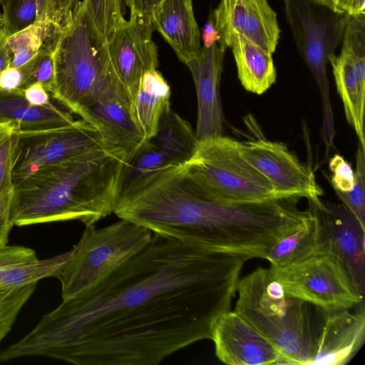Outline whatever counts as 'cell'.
<instances>
[{"label":"cell","mask_w":365,"mask_h":365,"mask_svg":"<svg viewBox=\"0 0 365 365\" xmlns=\"http://www.w3.org/2000/svg\"><path fill=\"white\" fill-rule=\"evenodd\" d=\"M247 260L153 233L93 288L44 314L5 355L76 365L158 364L211 339L216 322L230 311Z\"/></svg>","instance_id":"obj_1"},{"label":"cell","mask_w":365,"mask_h":365,"mask_svg":"<svg viewBox=\"0 0 365 365\" xmlns=\"http://www.w3.org/2000/svg\"><path fill=\"white\" fill-rule=\"evenodd\" d=\"M127 162L120 150L102 147L29 175L13 184V225L95 224L113 212Z\"/></svg>","instance_id":"obj_2"},{"label":"cell","mask_w":365,"mask_h":365,"mask_svg":"<svg viewBox=\"0 0 365 365\" xmlns=\"http://www.w3.org/2000/svg\"><path fill=\"white\" fill-rule=\"evenodd\" d=\"M235 312L281 354L284 364L311 365L327 312L285 291L269 269L239 279Z\"/></svg>","instance_id":"obj_3"},{"label":"cell","mask_w":365,"mask_h":365,"mask_svg":"<svg viewBox=\"0 0 365 365\" xmlns=\"http://www.w3.org/2000/svg\"><path fill=\"white\" fill-rule=\"evenodd\" d=\"M53 60L54 81L50 93L72 113L76 114L106 83L118 86L107 40L96 26L87 0H81L56 30Z\"/></svg>","instance_id":"obj_4"},{"label":"cell","mask_w":365,"mask_h":365,"mask_svg":"<svg viewBox=\"0 0 365 365\" xmlns=\"http://www.w3.org/2000/svg\"><path fill=\"white\" fill-rule=\"evenodd\" d=\"M239 140L225 135L197 141L181 167L208 199L225 203L264 201L285 197L241 155Z\"/></svg>","instance_id":"obj_5"},{"label":"cell","mask_w":365,"mask_h":365,"mask_svg":"<svg viewBox=\"0 0 365 365\" xmlns=\"http://www.w3.org/2000/svg\"><path fill=\"white\" fill-rule=\"evenodd\" d=\"M284 2L292 37L320 93L322 136L329 153L334 148L336 135L327 76L329 57L341 43L349 15L335 9L331 0H284Z\"/></svg>","instance_id":"obj_6"},{"label":"cell","mask_w":365,"mask_h":365,"mask_svg":"<svg viewBox=\"0 0 365 365\" xmlns=\"http://www.w3.org/2000/svg\"><path fill=\"white\" fill-rule=\"evenodd\" d=\"M79 242L56 278L67 300L89 291L150 240L153 232L132 221L120 219L108 226L85 225Z\"/></svg>","instance_id":"obj_7"},{"label":"cell","mask_w":365,"mask_h":365,"mask_svg":"<svg viewBox=\"0 0 365 365\" xmlns=\"http://www.w3.org/2000/svg\"><path fill=\"white\" fill-rule=\"evenodd\" d=\"M269 269L287 292L327 312L351 309L364 302L345 266L331 251Z\"/></svg>","instance_id":"obj_8"},{"label":"cell","mask_w":365,"mask_h":365,"mask_svg":"<svg viewBox=\"0 0 365 365\" xmlns=\"http://www.w3.org/2000/svg\"><path fill=\"white\" fill-rule=\"evenodd\" d=\"M102 147L106 146L100 133L81 118L51 129L19 130L12 171L13 184L41 168Z\"/></svg>","instance_id":"obj_9"},{"label":"cell","mask_w":365,"mask_h":365,"mask_svg":"<svg viewBox=\"0 0 365 365\" xmlns=\"http://www.w3.org/2000/svg\"><path fill=\"white\" fill-rule=\"evenodd\" d=\"M150 14L130 11L108 42V50L118 86L130 98L136 96L143 75L158 66V48L153 41Z\"/></svg>","instance_id":"obj_10"},{"label":"cell","mask_w":365,"mask_h":365,"mask_svg":"<svg viewBox=\"0 0 365 365\" xmlns=\"http://www.w3.org/2000/svg\"><path fill=\"white\" fill-rule=\"evenodd\" d=\"M341 43L340 53L331 54L329 63L346 120L354 128L359 144L365 147V14L349 16Z\"/></svg>","instance_id":"obj_11"},{"label":"cell","mask_w":365,"mask_h":365,"mask_svg":"<svg viewBox=\"0 0 365 365\" xmlns=\"http://www.w3.org/2000/svg\"><path fill=\"white\" fill-rule=\"evenodd\" d=\"M197 141L190 124L170 110L161 120L156 134L126 163L119 195L149 175L186 162Z\"/></svg>","instance_id":"obj_12"},{"label":"cell","mask_w":365,"mask_h":365,"mask_svg":"<svg viewBox=\"0 0 365 365\" xmlns=\"http://www.w3.org/2000/svg\"><path fill=\"white\" fill-rule=\"evenodd\" d=\"M76 115L100 133L106 147L122 151L128 162L146 142L134 119L130 98L113 81L93 93Z\"/></svg>","instance_id":"obj_13"},{"label":"cell","mask_w":365,"mask_h":365,"mask_svg":"<svg viewBox=\"0 0 365 365\" xmlns=\"http://www.w3.org/2000/svg\"><path fill=\"white\" fill-rule=\"evenodd\" d=\"M242 157L285 197L316 199L323 190L310 168L279 142L258 137L239 141Z\"/></svg>","instance_id":"obj_14"},{"label":"cell","mask_w":365,"mask_h":365,"mask_svg":"<svg viewBox=\"0 0 365 365\" xmlns=\"http://www.w3.org/2000/svg\"><path fill=\"white\" fill-rule=\"evenodd\" d=\"M218 36L217 43L225 51L232 38L240 35L274 53L280 29L277 14L267 0H220L210 14Z\"/></svg>","instance_id":"obj_15"},{"label":"cell","mask_w":365,"mask_h":365,"mask_svg":"<svg viewBox=\"0 0 365 365\" xmlns=\"http://www.w3.org/2000/svg\"><path fill=\"white\" fill-rule=\"evenodd\" d=\"M308 209L318 218L330 249L342 262L358 292L365 289V228L342 204L307 199Z\"/></svg>","instance_id":"obj_16"},{"label":"cell","mask_w":365,"mask_h":365,"mask_svg":"<svg viewBox=\"0 0 365 365\" xmlns=\"http://www.w3.org/2000/svg\"><path fill=\"white\" fill-rule=\"evenodd\" d=\"M211 339L216 356L226 364H284L279 351L235 311L218 319Z\"/></svg>","instance_id":"obj_17"},{"label":"cell","mask_w":365,"mask_h":365,"mask_svg":"<svg viewBox=\"0 0 365 365\" xmlns=\"http://www.w3.org/2000/svg\"><path fill=\"white\" fill-rule=\"evenodd\" d=\"M225 51L215 42L201 47L200 53L185 64L193 78L197 115V140L224 135L225 118L220 97V81Z\"/></svg>","instance_id":"obj_18"},{"label":"cell","mask_w":365,"mask_h":365,"mask_svg":"<svg viewBox=\"0 0 365 365\" xmlns=\"http://www.w3.org/2000/svg\"><path fill=\"white\" fill-rule=\"evenodd\" d=\"M352 312H328L317 339L312 364L344 365L358 353L365 339L364 302Z\"/></svg>","instance_id":"obj_19"},{"label":"cell","mask_w":365,"mask_h":365,"mask_svg":"<svg viewBox=\"0 0 365 365\" xmlns=\"http://www.w3.org/2000/svg\"><path fill=\"white\" fill-rule=\"evenodd\" d=\"M155 29L184 63L201 49L200 34L195 19L192 0H161L151 11Z\"/></svg>","instance_id":"obj_20"},{"label":"cell","mask_w":365,"mask_h":365,"mask_svg":"<svg viewBox=\"0 0 365 365\" xmlns=\"http://www.w3.org/2000/svg\"><path fill=\"white\" fill-rule=\"evenodd\" d=\"M73 120L72 113L53 103L43 106L31 104L23 90L0 89V122H12L19 130L51 129L68 125Z\"/></svg>","instance_id":"obj_21"},{"label":"cell","mask_w":365,"mask_h":365,"mask_svg":"<svg viewBox=\"0 0 365 365\" xmlns=\"http://www.w3.org/2000/svg\"><path fill=\"white\" fill-rule=\"evenodd\" d=\"M170 87L158 69L146 72L132 103L134 119L146 140L153 137L170 110Z\"/></svg>","instance_id":"obj_22"},{"label":"cell","mask_w":365,"mask_h":365,"mask_svg":"<svg viewBox=\"0 0 365 365\" xmlns=\"http://www.w3.org/2000/svg\"><path fill=\"white\" fill-rule=\"evenodd\" d=\"M238 78L245 90L261 95L276 81L272 53L240 35L230 41Z\"/></svg>","instance_id":"obj_23"},{"label":"cell","mask_w":365,"mask_h":365,"mask_svg":"<svg viewBox=\"0 0 365 365\" xmlns=\"http://www.w3.org/2000/svg\"><path fill=\"white\" fill-rule=\"evenodd\" d=\"M327 250L331 251L328 237L318 218L312 213L302 226L276 242L268 251L265 259L269 262L270 266L284 267Z\"/></svg>","instance_id":"obj_24"},{"label":"cell","mask_w":365,"mask_h":365,"mask_svg":"<svg viewBox=\"0 0 365 365\" xmlns=\"http://www.w3.org/2000/svg\"><path fill=\"white\" fill-rule=\"evenodd\" d=\"M71 253L72 249L49 259H37L8 269L3 277L0 289L21 288L37 284L46 277H55Z\"/></svg>","instance_id":"obj_25"},{"label":"cell","mask_w":365,"mask_h":365,"mask_svg":"<svg viewBox=\"0 0 365 365\" xmlns=\"http://www.w3.org/2000/svg\"><path fill=\"white\" fill-rule=\"evenodd\" d=\"M55 31L50 21H36L26 29L7 36L6 43L12 53L10 66L20 68L28 63Z\"/></svg>","instance_id":"obj_26"},{"label":"cell","mask_w":365,"mask_h":365,"mask_svg":"<svg viewBox=\"0 0 365 365\" xmlns=\"http://www.w3.org/2000/svg\"><path fill=\"white\" fill-rule=\"evenodd\" d=\"M56 32L41 46L36 55L25 65L20 67L23 81L20 89L24 90L35 83H41L51 92L54 81L53 50Z\"/></svg>","instance_id":"obj_27"},{"label":"cell","mask_w":365,"mask_h":365,"mask_svg":"<svg viewBox=\"0 0 365 365\" xmlns=\"http://www.w3.org/2000/svg\"><path fill=\"white\" fill-rule=\"evenodd\" d=\"M36 289V284L0 289V344L11 330L19 313Z\"/></svg>","instance_id":"obj_28"},{"label":"cell","mask_w":365,"mask_h":365,"mask_svg":"<svg viewBox=\"0 0 365 365\" xmlns=\"http://www.w3.org/2000/svg\"><path fill=\"white\" fill-rule=\"evenodd\" d=\"M355 182L346 192H335L341 203L365 228V147L358 145L356 152Z\"/></svg>","instance_id":"obj_29"},{"label":"cell","mask_w":365,"mask_h":365,"mask_svg":"<svg viewBox=\"0 0 365 365\" xmlns=\"http://www.w3.org/2000/svg\"><path fill=\"white\" fill-rule=\"evenodd\" d=\"M18 126L12 122H0V196L14 187L12 171Z\"/></svg>","instance_id":"obj_30"},{"label":"cell","mask_w":365,"mask_h":365,"mask_svg":"<svg viewBox=\"0 0 365 365\" xmlns=\"http://www.w3.org/2000/svg\"><path fill=\"white\" fill-rule=\"evenodd\" d=\"M87 3L96 26L108 41L125 20L123 0H87Z\"/></svg>","instance_id":"obj_31"},{"label":"cell","mask_w":365,"mask_h":365,"mask_svg":"<svg viewBox=\"0 0 365 365\" xmlns=\"http://www.w3.org/2000/svg\"><path fill=\"white\" fill-rule=\"evenodd\" d=\"M2 8V31L6 37L26 29L36 21V0H6Z\"/></svg>","instance_id":"obj_32"},{"label":"cell","mask_w":365,"mask_h":365,"mask_svg":"<svg viewBox=\"0 0 365 365\" xmlns=\"http://www.w3.org/2000/svg\"><path fill=\"white\" fill-rule=\"evenodd\" d=\"M331 184L335 192L350 191L354 185L355 173L351 165L341 155L336 154L329 163Z\"/></svg>","instance_id":"obj_33"},{"label":"cell","mask_w":365,"mask_h":365,"mask_svg":"<svg viewBox=\"0 0 365 365\" xmlns=\"http://www.w3.org/2000/svg\"><path fill=\"white\" fill-rule=\"evenodd\" d=\"M37 259L35 250L29 247L20 245L0 247V285L8 269Z\"/></svg>","instance_id":"obj_34"},{"label":"cell","mask_w":365,"mask_h":365,"mask_svg":"<svg viewBox=\"0 0 365 365\" xmlns=\"http://www.w3.org/2000/svg\"><path fill=\"white\" fill-rule=\"evenodd\" d=\"M13 188L0 196V247L7 245L14 226L11 220Z\"/></svg>","instance_id":"obj_35"},{"label":"cell","mask_w":365,"mask_h":365,"mask_svg":"<svg viewBox=\"0 0 365 365\" xmlns=\"http://www.w3.org/2000/svg\"><path fill=\"white\" fill-rule=\"evenodd\" d=\"M81 0H52V24L55 29L63 25Z\"/></svg>","instance_id":"obj_36"},{"label":"cell","mask_w":365,"mask_h":365,"mask_svg":"<svg viewBox=\"0 0 365 365\" xmlns=\"http://www.w3.org/2000/svg\"><path fill=\"white\" fill-rule=\"evenodd\" d=\"M23 81V74L20 68L9 66L0 73V89L13 91L20 89Z\"/></svg>","instance_id":"obj_37"},{"label":"cell","mask_w":365,"mask_h":365,"mask_svg":"<svg viewBox=\"0 0 365 365\" xmlns=\"http://www.w3.org/2000/svg\"><path fill=\"white\" fill-rule=\"evenodd\" d=\"M24 94L26 100L35 106H48L52 103L50 101L48 91L40 83H35L24 90Z\"/></svg>","instance_id":"obj_38"},{"label":"cell","mask_w":365,"mask_h":365,"mask_svg":"<svg viewBox=\"0 0 365 365\" xmlns=\"http://www.w3.org/2000/svg\"><path fill=\"white\" fill-rule=\"evenodd\" d=\"M335 9L349 16L365 14V0H331Z\"/></svg>","instance_id":"obj_39"},{"label":"cell","mask_w":365,"mask_h":365,"mask_svg":"<svg viewBox=\"0 0 365 365\" xmlns=\"http://www.w3.org/2000/svg\"><path fill=\"white\" fill-rule=\"evenodd\" d=\"M6 36L0 31V73L11 66L12 53L6 43Z\"/></svg>","instance_id":"obj_40"},{"label":"cell","mask_w":365,"mask_h":365,"mask_svg":"<svg viewBox=\"0 0 365 365\" xmlns=\"http://www.w3.org/2000/svg\"><path fill=\"white\" fill-rule=\"evenodd\" d=\"M36 1L38 8L36 21L47 20L52 24V0H36Z\"/></svg>","instance_id":"obj_41"},{"label":"cell","mask_w":365,"mask_h":365,"mask_svg":"<svg viewBox=\"0 0 365 365\" xmlns=\"http://www.w3.org/2000/svg\"><path fill=\"white\" fill-rule=\"evenodd\" d=\"M203 46H209L218 41V36L215 30L212 19L210 15L209 19L202 29Z\"/></svg>","instance_id":"obj_42"},{"label":"cell","mask_w":365,"mask_h":365,"mask_svg":"<svg viewBox=\"0 0 365 365\" xmlns=\"http://www.w3.org/2000/svg\"><path fill=\"white\" fill-rule=\"evenodd\" d=\"M160 1L161 0H137L138 10L140 12L150 14L151 11Z\"/></svg>","instance_id":"obj_43"},{"label":"cell","mask_w":365,"mask_h":365,"mask_svg":"<svg viewBox=\"0 0 365 365\" xmlns=\"http://www.w3.org/2000/svg\"><path fill=\"white\" fill-rule=\"evenodd\" d=\"M123 1L130 8V11L138 10L137 0H123Z\"/></svg>","instance_id":"obj_44"},{"label":"cell","mask_w":365,"mask_h":365,"mask_svg":"<svg viewBox=\"0 0 365 365\" xmlns=\"http://www.w3.org/2000/svg\"><path fill=\"white\" fill-rule=\"evenodd\" d=\"M6 1V0H0L1 5L3 6Z\"/></svg>","instance_id":"obj_45"},{"label":"cell","mask_w":365,"mask_h":365,"mask_svg":"<svg viewBox=\"0 0 365 365\" xmlns=\"http://www.w3.org/2000/svg\"><path fill=\"white\" fill-rule=\"evenodd\" d=\"M0 19H4L3 14L0 13Z\"/></svg>","instance_id":"obj_46"}]
</instances>
